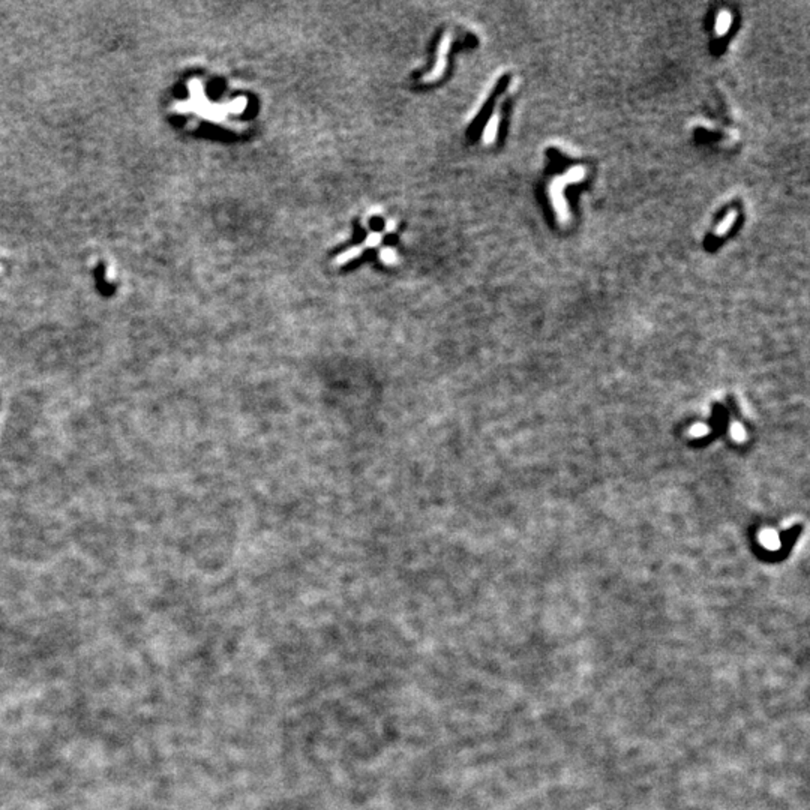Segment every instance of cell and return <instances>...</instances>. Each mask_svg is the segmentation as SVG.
I'll use <instances>...</instances> for the list:
<instances>
[{"label":"cell","instance_id":"3957f363","mask_svg":"<svg viewBox=\"0 0 810 810\" xmlns=\"http://www.w3.org/2000/svg\"><path fill=\"white\" fill-rule=\"evenodd\" d=\"M707 431H709V429H707V427L701 425V423H698V425H695V427L691 429L692 436H695V437H701V436H705V434H707Z\"/></svg>","mask_w":810,"mask_h":810},{"label":"cell","instance_id":"7a4b0ae2","mask_svg":"<svg viewBox=\"0 0 810 810\" xmlns=\"http://www.w3.org/2000/svg\"><path fill=\"white\" fill-rule=\"evenodd\" d=\"M731 436L734 437V440H737V441H741V440H744V437H746L743 427L738 425V423H734V425L731 427Z\"/></svg>","mask_w":810,"mask_h":810},{"label":"cell","instance_id":"6da1fadb","mask_svg":"<svg viewBox=\"0 0 810 810\" xmlns=\"http://www.w3.org/2000/svg\"><path fill=\"white\" fill-rule=\"evenodd\" d=\"M761 542L768 549H777L779 545H780L777 533L775 530H770V529L761 533Z\"/></svg>","mask_w":810,"mask_h":810}]
</instances>
